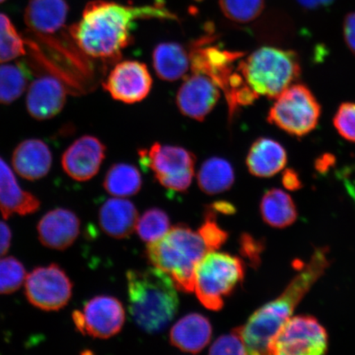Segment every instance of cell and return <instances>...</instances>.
<instances>
[{"instance_id":"6da1fadb","label":"cell","mask_w":355,"mask_h":355,"mask_svg":"<svg viewBox=\"0 0 355 355\" xmlns=\"http://www.w3.org/2000/svg\"><path fill=\"white\" fill-rule=\"evenodd\" d=\"M176 19L162 3L133 7L95 0L89 2L82 19L69 28L75 46L84 55L101 60H114L132 41V31L139 19Z\"/></svg>"},{"instance_id":"7a4b0ae2","label":"cell","mask_w":355,"mask_h":355,"mask_svg":"<svg viewBox=\"0 0 355 355\" xmlns=\"http://www.w3.org/2000/svg\"><path fill=\"white\" fill-rule=\"evenodd\" d=\"M327 248H318L309 263L292 279L282 294L255 311L241 327L248 354H268L270 343L297 306L329 266Z\"/></svg>"},{"instance_id":"3957f363","label":"cell","mask_w":355,"mask_h":355,"mask_svg":"<svg viewBox=\"0 0 355 355\" xmlns=\"http://www.w3.org/2000/svg\"><path fill=\"white\" fill-rule=\"evenodd\" d=\"M128 307L137 326L149 334L162 331L174 319L180 300L174 281L155 268L127 272Z\"/></svg>"},{"instance_id":"277c9868","label":"cell","mask_w":355,"mask_h":355,"mask_svg":"<svg viewBox=\"0 0 355 355\" xmlns=\"http://www.w3.org/2000/svg\"><path fill=\"white\" fill-rule=\"evenodd\" d=\"M209 252L198 232L180 224L158 241L150 243L146 255L153 266L172 278L177 290L190 293L194 291L195 270Z\"/></svg>"},{"instance_id":"5b68a950","label":"cell","mask_w":355,"mask_h":355,"mask_svg":"<svg viewBox=\"0 0 355 355\" xmlns=\"http://www.w3.org/2000/svg\"><path fill=\"white\" fill-rule=\"evenodd\" d=\"M237 69L256 95L272 99L293 85L301 74L296 52L272 46L257 49L239 62Z\"/></svg>"},{"instance_id":"8992f818","label":"cell","mask_w":355,"mask_h":355,"mask_svg":"<svg viewBox=\"0 0 355 355\" xmlns=\"http://www.w3.org/2000/svg\"><path fill=\"white\" fill-rule=\"evenodd\" d=\"M244 273V264L238 257L209 252L195 270L194 291L204 307L219 311L223 309L225 300L243 282Z\"/></svg>"},{"instance_id":"52a82bcc","label":"cell","mask_w":355,"mask_h":355,"mask_svg":"<svg viewBox=\"0 0 355 355\" xmlns=\"http://www.w3.org/2000/svg\"><path fill=\"white\" fill-rule=\"evenodd\" d=\"M276 99L268 113L270 124L296 137L308 135L317 128L321 105L308 87L293 84Z\"/></svg>"},{"instance_id":"ba28073f","label":"cell","mask_w":355,"mask_h":355,"mask_svg":"<svg viewBox=\"0 0 355 355\" xmlns=\"http://www.w3.org/2000/svg\"><path fill=\"white\" fill-rule=\"evenodd\" d=\"M139 155L141 165L150 168L166 189L184 192L192 184L196 157L189 150L157 143L139 150Z\"/></svg>"},{"instance_id":"9c48e42d","label":"cell","mask_w":355,"mask_h":355,"mask_svg":"<svg viewBox=\"0 0 355 355\" xmlns=\"http://www.w3.org/2000/svg\"><path fill=\"white\" fill-rule=\"evenodd\" d=\"M328 349L327 332L316 318L300 315L288 319L275 336L270 354L320 355Z\"/></svg>"},{"instance_id":"30bf717a","label":"cell","mask_w":355,"mask_h":355,"mask_svg":"<svg viewBox=\"0 0 355 355\" xmlns=\"http://www.w3.org/2000/svg\"><path fill=\"white\" fill-rule=\"evenodd\" d=\"M25 295L39 309L52 312L64 309L73 295V282L59 265L38 266L26 275Z\"/></svg>"},{"instance_id":"8fae6325","label":"cell","mask_w":355,"mask_h":355,"mask_svg":"<svg viewBox=\"0 0 355 355\" xmlns=\"http://www.w3.org/2000/svg\"><path fill=\"white\" fill-rule=\"evenodd\" d=\"M73 321L81 334L108 339L122 330L125 311L121 302L114 297L96 296L84 304L83 311H74Z\"/></svg>"},{"instance_id":"7c38bea8","label":"cell","mask_w":355,"mask_h":355,"mask_svg":"<svg viewBox=\"0 0 355 355\" xmlns=\"http://www.w3.org/2000/svg\"><path fill=\"white\" fill-rule=\"evenodd\" d=\"M69 10L65 0H30L24 15L26 25L39 41L59 47L69 38L65 26Z\"/></svg>"},{"instance_id":"4fadbf2b","label":"cell","mask_w":355,"mask_h":355,"mask_svg":"<svg viewBox=\"0 0 355 355\" xmlns=\"http://www.w3.org/2000/svg\"><path fill=\"white\" fill-rule=\"evenodd\" d=\"M114 100L126 104L146 98L153 86L148 67L136 60H124L114 66L103 84Z\"/></svg>"},{"instance_id":"5bb4252c","label":"cell","mask_w":355,"mask_h":355,"mask_svg":"<svg viewBox=\"0 0 355 355\" xmlns=\"http://www.w3.org/2000/svg\"><path fill=\"white\" fill-rule=\"evenodd\" d=\"M243 56L241 52L221 51L216 46H206L205 41H201L191 52V69L193 72L205 74L211 78L225 92L228 100L236 73L234 71V64Z\"/></svg>"},{"instance_id":"9a60e30c","label":"cell","mask_w":355,"mask_h":355,"mask_svg":"<svg viewBox=\"0 0 355 355\" xmlns=\"http://www.w3.org/2000/svg\"><path fill=\"white\" fill-rule=\"evenodd\" d=\"M220 89L205 74L193 72L178 91L176 103L186 117L202 121L220 98Z\"/></svg>"},{"instance_id":"2e32d148","label":"cell","mask_w":355,"mask_h":355,"mask_svg":"<svg viewBox=\"0 0 355 355\" xmlns=\"http://www.w3.org/2000/svg\"><path fill=\"white\" fill-rule=\"evenodd\" d=\"M105 153V146L100 139L94 136H83L65 150L62 166L73 180L87 181L98 173Z\"/></svg>"},{"instance_id":"e0dca14e","label":"cell","mask_w":355,"mask_h":355,"mask_svg":"<svg viewBox=\"0 0 355 355\" xmlns=\"http://www.w3.org/2000/svg\"><path fill=\"white\" fill-rule=\"evenodd\" d=\"M68 88L55 75L46 74L35 79L26 96V109L37 121L56 116L64 107Z\"/></svg>"},{"instance_id":"ac0fdd59","label":"cell","mask_w":355,"mask_h":355,"mask_svg":"<svg viewBox=\"0 0 355 355\" xmlns=\"http://www.w3.org/2000/svg\"><path fill=\"white\" fill-rule=\"evenodd\" d=\"M81 221L66 208L46 213L37 225L39 241L50 250L63 251L72 246L78 237Z\"/></svg>"},{"instance_id":"d6986e66","label":"cell","mask_w":355,"mask_h":355,"mask_svg":"<svg viewBox=\"0 0 355 355\" xmlns=\"http://www.w3.org/2000/svg\"><path fill=\"white\" fill-rule=\"evenodd\" d=\"M40 207V200L21 189L10 166L0 157V212L3 218L33 214Z\"/></svg>"},{"instance_id":"ffe728a7","label":"cell","mask_w":355,"mask_h":355,"mask_svg":"<svg viewBox=\"0 0 355 355\" xmlns=\"http://www.w3.org/2000/svg\"><path fill=\"white\" fill-rule=\"evenodd\" d=\"M12 163L17 175L24 179L39 180L46 176L51 171V150L42 140L26 139L15 148L12 153Z\"/></svg>"},{"instance_id":"44dd1931","label":"cell","mask_w":355,"mask_h":355,"mask_svg":"<svg viewBox=\"0 0 355 355\" xmlns=\"http://www.w3.org/2000/svg\"><path fill=\"white\" fill-rule=\"evenodd\" d=\"M212 327L200 313H190L180 319L171 328V343L182 352L198 354L209 344Z\"/></svg>"},{"instance_id":"7402d4cb","label":"cell","mask_w":355,"mask_h":355,"mask_svg":"<svg viewBox=\"0 0 355 355\" xmlns=\"http://www.w3.org/2000/svg\"><path fill=\"white\" fill-rule=\"evenodd\" d=\"M287 153L277 141L269 137H260L252 144L246 158L250 174L259 178H270L285 168Z\"/></svg>"},{"instance_id":"603a6c76","label":"cell","mask_w":355,"mask_h":355,"mask_svg":"<svg viewBox=\"0 0 355 355\" xmlns=\"http://www.w3.org/2000/svg\"><path fill=\"white\" fill-rule=\"evenodd\" d=\"M139 214L130 200L123 198H110L100 208L99 224L110 237L125 239L136 230Z\"/></svg>"},{"instance_id":"cb8c5ba5","label":"cell","mask_w":355,"mask_h":355,"mask_svg":"<svg viewBox=\"0 0 355 355\" xmlns=\"http://www.w3.org/2000/svg\"><path fill=\"white\" fill-rule=\"evenodd\" d=\"M153 63L159 78L174 82L188 72L191 54L179 43L163 42L154 49Z\"/></svg>"},{"instance_id":"d4e9b609","label":"cell","mask_w":355,"mask_h":355,"mask_svg":"<svg viewBox=\"0 0 355 355\" xmlns=\"http://www.w3.org/2000/svg\"><path fill=\"white\" fill-rule=\"evenodd\" d=\"M260 211L265 223L278 229L294 224L298 217L294 201L279 189H272L265 193L261 200Z\"/></svg>"},{"instance_id":"484cf974","label":"cell","mask_w":355,"mask_h":355,"mask_svg":"<svg viewBox=\"0 0 355 355\" xmlns=\"http://www.w3.org/2000/svg\"><path fill=\"white\" fill-rule=\"evenodd\" d=\"M197 177L200 189L207 194L215 195L232 187L234 171L227 159L211 157L202 163Z\"/></svg>"},{"instance_id":"4316f807","label":"cell","mask_w":355,"mask_h":355,"mask_svg":"<svg viewBox=\"0 0 355 355\" xmlns=\"http://www.w3.org/2000/svg\"><path fill=\"white\" fill-rule=\"evenodd\" d=\"M104 188L116 198H128L139 192L143 180L136 166L127 163H117L106 173Z\"/></svg>"},{"instance_id":"83f0119b","label":"cell","mask_w":355,"mask_h":355,"mask_svg":"<svg viewBox=\"0 0 355 355\" xmlns=\"http://www.w3.org/2000/svg\"><path fill=\"white\" fill-rule=\"evenodd\" d=\"M31 72L22 61L0 65V104L8 105L24 94Z\"/></svg>"},{"instance_id":"f1b7e54d","label":"cell","mask_w":355,"mask_h":355,"mask_svg":"<svg viewBox=\"0 0 355 355\" xmlns=\"http://www.w3.org/2000/svg\"><path fill=\"white\" fill-rule=\"evenodd\" d=\"M171 227L166 211L159 208H150L137 220L136 230L144 242L153 243L162 238Z\"/></svg>"},{"instance_id":"f546056e","label":"cell","mask_w":355,"mask_h":355,"mask_svg":"<svg viewBox=\"0 0 355 355\" xmlns=\"http://www.w3.org/2000/svg\"><path fill=\"white\" fill-rule=\"evenodd\" d=\"M25 53L24 40L8 17L0 13V63L17 59Z\"/></svg>"},{"instance_id":"4dcf8cb0","label":"cell","mask_w":355,"mask_h":355,"mask_svg":"<svg viewBox=\"0 0 355 355\" xmlns=\"http://www.w3.org/2000/svg\"><path fill=\"white\" fill-rule=\"evenodd\" d=\"M220 8L229 20L238 24H248L263 12L264 0H220Z\"/></svg>"},{"instance_id":"1f68e13d","label":"cell","mask_w":355,"mask_h":355,"mask_svg":"<svg viewBox=\"0 0 355 355\" xmlns=\"http://www.w3.org/2000/svg\"><path fill=\"white\" fill-rule=\"evenodd\" d=\"M26 277L24 264L15 257H0V295L19 291Z\"/></svg>"},{"instance_id":"d6a6232c","label":"cell","mask_w":355,"mask_h":355,"mask_svg":"<svg viewBox=\"0 0 355 355\" xmlns=\"http://www.w3.org/2000/svg\"><path fill=\"white\" fill-rule=\"evenodd\" d=\"M216 211L209 207L205 212L203 224L198 230L210 252L216 251L227 241L228 233L216 220Z\"/></svg>"},{"instance_id":"836d02e7","label":"cell","mask_w":355,"mask_h":355,"mask_svg":"<svg viewBox=\"0 0 355 355\" xmlns=\"http://www.w3.org/2000/svg\"><path fill=\"white\" fill-rule=\"evenodd\" d=\"M333 125L344 139L355 144L354 102H344L339 106L333 118Z\"/></svg>"},{"instance_id":"e575fe53","label":"cell","mask_w":355,"mask_h":355,"mask_svg":"<svg viewBox=\"0 0 355 355\" xmlns=\"http://www.w3.org/2000/svg\"><path fill=\"white\" fill-rule=\"evenodd\" d=\"M210 354H248L241 334V327L234 328L229 334L219 337L212 344Z\"/></svg>"},{"instance_id":"d590c367","label":"cell","mask_w":355,"mask_h":355,"mask_svg":"<svg viewBox=\"0 0 355 355\" xmlns=\"http://www.w3.org/2000/svg\"><path fill=\"white\" fill-rule=\"evenodd\" d=\"M239 251L251 263L252 268H257L261 263L260 256L263 250V241H257L252 235L244 233L239 239Z\"/></svg>"},{"instance_id":"8d00e7d4","label":"cell","mask_w":355,"mask_h":355,"mask_svg":"<svg viewBox=\"0 0 355 355\" xmlns=\"http://www.w3.org/2000/svg\"><path fill=\"white\" fill-rule=\"evenodd\" d=\"M343 34L346 46L355 55V12H350L345 17Z\"/></svg>"},{"instance_id":"74e56055","label":"cell","mask_w":355,"mask_h":355,"mask_svg":"<svg viewBox=\"0 0 355 355\" xmlns=\"http://www.w3.org/2000/svg\"><path fill=\"white\" fill-rule=\"evenodd\" d=\"M12 241V232L6 223L0 220V257L6 255L10 250Z\"/></svg>"},{"instance_id":"f35d334b","label":"cell","mask_w":355,"mask_h":355,"mask_svg":"<svg viewBox=\"0 0 355 355\" xmlns=\"http://www.w3.org/2000/svg\"><path fill=\"white\" fill-rule=\"evenodd\" d=\"M282 183L288 189L295 191L301 189L302 182L297 172L288 168L283 173Z\"/></svg>"},{"instance_id":"ab89813d","label":"cell","mask_w":355,"mask_h":355,"mask_svg":"<svg viewBox=\"0 0 355 355\" xmlns=\"http://www.w3.org/2000/svg\"><path fill=\"white\" fill-rule=\"evenodd\" d=\"M296 1L306 10H313L329 6L335 0H296Z\"/></svg>"},{"instance_id":"60d3db41","label":"cell","mask_w":355,"mask_h":355,"mask_svg":"<svg viewBox=\"0 0 355 355\" xmlns=\"http://www.w3.org/2000/svg\"><path fill=\"white\" fill-rule=\"evenodd\" d=\"M213 211L220 212L222 214H233L235 212V208L232 205L227 202H216L215 203L211 204L210 206Z\"/></svg>"},{"instance_id":"b9f144b4","label":"cell","mask_w":355,"mask_h":355,"mask_svg":"<svg viewBox=\"0 0 355 355\" xmlns=\"http://www.w3.org/2000/svg\"><path fill=\"white\" fill-rule=\"evenodd\" d=\"M3 1H6V0H0V3H3Z\"/></svg>"}]
</instances>
